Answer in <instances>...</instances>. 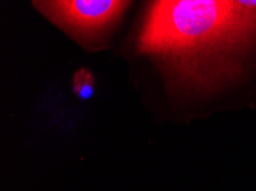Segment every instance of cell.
Returning a JSON list of instances; mask_svg holds the SVG:
<instances>
[{
    "mask_svg": "<svg viewBox=\"0 0 256 191\" xmlns=\"http://www.w3.org/2000/svg\"><path fill=\"white\" fill-rule=\"evenodd\" d=\"M94 77L86 68L77 70L72 78V91L82 100L90 99L94 91Z\"/></svg>",
    "mask_w": 256,
    "mask_h": 191,
    "instance_id": "cell-3",
    "label": "cell"
},
{
    "mask_svg": "<svg viewBox=\"0 0 256 191\" xmlns=\"http://www.w3.org/2000/svg\"><path fill=\"white\" fill-rule=\"evenodd\" d=\"M42 13L85 41L96 40L118 21L130 2L116 0H64L36 1Z\"/></svg>",
    "mask_w": 256,
    "mask_h": 191,
    "instance_id": "cell-2",
    "label": "cell"
},
{
    "mask_svg": "<svg viewBox=\"0 0 256 191\" xmlns=\"http://www.w3.org/2000/svg\"><path fill=\"white\" fill-rule=\"evenodd\" d=\"M254 39L256 1H155L144 22L139 49L183 58L240 47Z\"/></svg>",
    "mask_w": 256,
    "mask_h": 191,
    "instance_id": "cell-1",
    "label": "cell"
}]
</instances>
